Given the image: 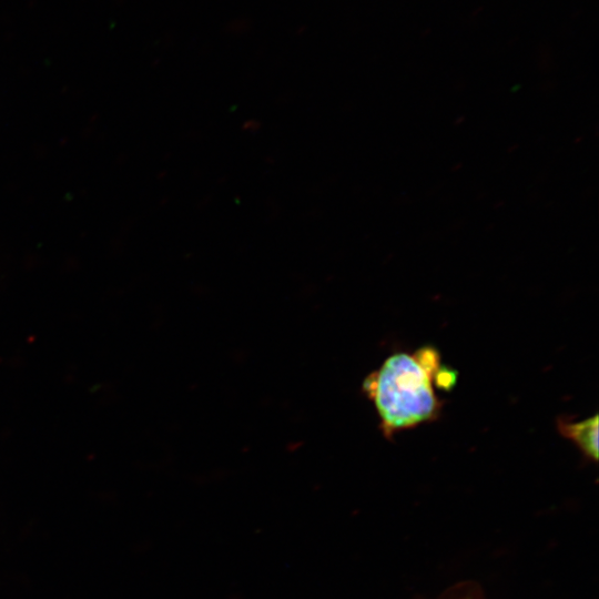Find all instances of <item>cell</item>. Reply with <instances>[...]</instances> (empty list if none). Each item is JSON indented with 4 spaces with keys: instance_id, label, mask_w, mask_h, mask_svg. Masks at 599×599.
<instances>
[{
    "instance_id": "1",
    "label": "cell",
    "mask_w": 599,
    "mask_h": 599,
    "mask_svg": "<svg viewBox=\"0 0 599 599\" xmlns=\"http://www.w3.org/2000/svg\"><path fill=\"white\" fill-rule=\"evenodd\" d=\"M432 380L407 353L390 355L366 377L363 388L376 407L385 436L438 417L441 402Z\"/></svg>"
},
{
    "instance_id": "2",
    "label": "cell",
    "mask_w": 599,
    "mask_h": 599,
    "mask_svg": "<svg viewBox=\"0 0 599 599\" xmlns=\"http://www.w3.org/2000/svg\"><path fill=\"white\" fill-rule=\"evenodd\" d=\"M559 433L572 440L583 455L595 461L598 459V416L571 423L558 419Z\"/></svg>"
},
{
    "instance_id": "3",
    "label": "cell",
    "mask_w": 599,
    "mask_h": 599,
    "mask_svg": "<svg viewBox=\"0 0 599 599\" xmlns=\"http://www.w3.org/2000/svg\"><path fill=\"white\" fill-rule=\"evenodd\" d=\"M416 362L428 373L432 378L436 370L440 367L439 353L433 347H423L413 355Z\"/></svg>"
},
{
    "instance_id": "4",
    "label": "cell",
    "mask_w": 599,
    "mask_h": 599,
    "mask_svg": "<svg viewBox=\"0 0 599 599\" xmlns=\"http://www.w3.org/2000/svg\"><path fill=\"white\" fill-rule=\"evenodd\" d=\"M433 380L440 389L449 390L457 382V372L451 368L440 366L434 374Z\"/></svg>"
}]
</instances>
